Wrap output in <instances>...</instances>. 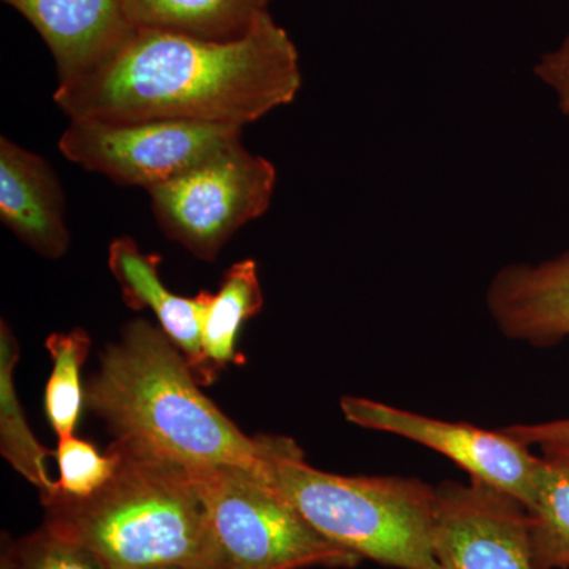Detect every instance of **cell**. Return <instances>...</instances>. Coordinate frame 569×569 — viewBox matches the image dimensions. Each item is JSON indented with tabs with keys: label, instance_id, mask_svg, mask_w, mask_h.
Segmentation results:
<instances>
[{
	"label": "cell",
	"instance_id": "obj_19",
	"mask_svg": "<svg viewBox=\"0 0 569 569\" xmlns=\"http://www.w3.org/2000/svg\"><path fill=\"white\" fill-rule=\"evenodd\" d=\"M58 460L59 479L54 490L48 496H61L82 500L91 497L107 485L116 470L114 451L108 448L107 455H100L89 441L74 436L59 438L54 452Z\"/></svg>",
	"mask_w": 569,
	"mask_h": 569
},
{
	"label": "cell",
	"instance_id": "obj_18",
	"mask_svg": "<svg viewBox=\"0 0 569 569\" xmlns=\"http://www.w3.org/2000/svg\"><path fill=\"white\" fill-rule=\"evenodd\" d=\"M52 372L44 388V413L58 438L74 436L86 403L81 388V369L91 350V337L84 329L54 332L48 337Z\"/></svg>",
	"mask_w": 569,
	"mask_h": 569
},
{
	"label": "cell",
	"instance_id": "obj_3",
	"mask_svg": "<svg viewBox=\"0 0 569 569\" xmlns=\"http://www.w3.org/2000/svg\"><path fill=\"white\" fill-rule=\"evenodd\" d=\"M198 385L173 340L138 318L104 348L84 400L114 440L144 445L190 467L234 466L264 477L266 436L247 437Z\"/></svg>",
	"mask_w": 569,
	"mask_h": 569
},
{
	"label": "cell",
	"instance_id": "obj_13",
	"mask_svg": "<svg viewBox=\"0 0 569 569\" xmlns=\"http://www.w3.org/2000/svg\"><path fill=\"white\" fill-rule=\"evenodd\" d=\"M160 261L159 254L142 252L137 241L127 236L114 239L108 249V266L121 287L126 305L133 310H152L164 335L186 356L198 383L206 385L201 320L208 291L193 298L174 295L160 279Z\"/></svg>",
	"mask_w": 569,
	"mask_h": 569
},
{
	"label": "cell",
	"instance_id": "obj_15",
	"mask_svg": "<svg viewBox=\"0 0 569 569\" xmlns=\"http://www.w3.org/2000/svg\"><path fill=\"white\" fill-rule=\"evenodd\" d=\"M263 309V291L253 260L238 261L224 272L217 293H208L201 320L206 385L228 365L246 361L239 353L238 336L242 326Z\"/></svg>",
	"mask_w": 569,
	"mask_h": 569
},
{
	"label": "cell",
	"instance_id": "obj_21",
	"mask_svg": "<svg viewBox=\"0 0 569 569\" xmlns=\"http://www.w3.org/2000/svg\"><path fill=\"white\" fill-rule=\"evenodd\" d=\"M533 71L556 96L559 110L569 116V32L556 50L541 56Z\"/></svg>",
	"mask_w": 569,
	"mask_h": 569
},
{
	"label": "cell",
	"instance_id": "obj_23",
	"mask_svg": "<svg viewBox=\"0 0 569 569\" xmlns=\"http://www.w3.org/2000/svg\"><path fill=\"white\" fill-rule=\"evenodd\" d=\"M541 449L542 455L549 456V458L559 459L561 462L568 463L569 466V441L542 445Z\"/></svg>",
	"mask_w": 569,
	"mask_h": 569
},
{
	"label": "cell",
	"instance_id": "obj_2",
	"mask_svg": "<svg viewBox=\"0 0 569 569\" xmlns=\"http://www.w3.org/2000/svg\"><path fill=\"white\" fill-rule=\"evenodd\" d=\"M102 489L41 498L44 529L91 550L107 569H227L193 467L129 440Z\"/></svg>",
	"mask_w": 569,
	"mask_h": 569
},
{
	"label": "cell",
	"instance_id": "obj_16",
	"mask_svg": "<svg viewBox=\"0 0 569 569\" xmlns=\"http://www.w3.org/2000/svg\"><path fill=\"white\" fill-rule=\"evenodd\" d=\"M20 359V343L6 320L0 323V451L3 459L18 473L39 488L40 496L54 490L48 459L51 452L41 447L26 421L17 389L13 370Z\"/></svg>",
	"mask_w": 569,
	"mask_h": 569
},
{
	"label": "cell",
	"instance_id": "obj_22",
	"mask_svg": "<svg viewBox=\"0 0 569 569\" xmlns=\"http://www.w3.org/2000/svg\"><path fill=\"white\" fill-rule=\"evenodd\" d=\"M505 433L520 443L527 445H549L569 441V418L559 419V421L542 422V425L512 426L503 429Z\"/></svg>",
	"mask_w": 569,
	"mask_h": 569
},
{
	"label": "cell",
	"instance_id": "obj_11",
	"mask_svg": "<svg viewBox=\"0 0 569 569\" xmlns=\"http://www.w3.org/2000/svg\"><path fill=\"white\" fill-rule=\"evenodd\" d=\"M0 220L33 252L58 260L69 252L66 198L58 174L39 153L0 140Z\"/></svg>",
	"mask_w": 569,
	"mask_h": 569
},
{
	"label": "cell",
	"instance_id": "obj_5",
	"mask_svg": "<svg viewBox=\"0 0 569 569\" xmlns=\"http://www.w3.org/2000/svg\"><path fill=\"white\" fill-rule=\"evenodd\" d=\"M193 468L227 569H351L361 561L318 533L263 475L234 466Z\"/></svg>",
	"mask_w": 569,
	"mask_h": 569
},
{
	"label": "cell",
	"instance_id": "obj_14",
	"mask_svg": "<svg viewBox=\"0 0 569 569\" xmlns=\"http://www.w3.org/2000/svg\"><path fill=\"white\" fill-rule=\"evenodd\" d=\"M271 0H123L134 29H160L209 40L244 37Z\"/></svg>",
	"mask_w": 569,
	"mask_h": 569
},
{
	"label": "cell",
	"instance_id": "obj_10",
	"mask_svg": "<svg viewBox=\"0 0 569 569\" xmlns=\"http://www.w3.org/2000/svg\"><path fill=\"white\" fill-rule=\"evenodd\" d=\"M50 48L58 86L73 84L108 58L133 31L123 0H3Z\"/></svg>",
	"mask_w": 569,
	"mask_h": 569
},
{
	"label": "cell",
	"instance_id": "obj_17",
	"mask_svg": "<svg viewBox=\"0 0 569 569\" xmlns=\"http://www.w3.org/2000/svg\"><path fill=\"white\" fill-rule=\"evenodd\" d=\"M529 541L535 569L569 568V466L545 455L529 509Z\"/></svg>",
	"mask_w": 569,
	"mask_h": 569
},
{
	"label": "cell",
	"instance_id": "obj_8",
	"mask_svg": "<svg viewBox=\"0 0 569 569\" xmlns=\"http://www.w3.org/2000/svg\"><path fill=\"white\" fill-rule=\"evenodd\" d=\"M340 407L353 425L425 445L447 456L471 479L515 497L527 509L537 500L542 458L503 429L490 432L467 422L440 421L362 397H343Z\"/></svg>",
	"mask_w": 569,
	"mask_h": 569
},
{
	"label": "cell",
	"instance_id": "obj_20",
	"mask_svg": "<svg viewBox=\"0 0 569 569\" xmlns=\"http://www.w3.org/2000/svg\"><path fill=\"white\" fill-rule=\"evenodd\" d=\"M2 569H107L91 550L41 527L9 546Z\"/></svg>",
	"mask_w": 569,
	"mask_h": 569
},
{
	"label": "cell",
	"instance_id": "obj_4",
	"mask_svg": "<svg viewBox=\"0 0 569 569\" xmlns=\"http://www.w3.org/2000/svg\"><path fill=\"white\" fill-rule=\"evenodd\" d=\"M266 440V481L318 533L361 560L441 569L432 548L436 488L413 478L326 473L306 462L291 438Z\"/></svg>",
	"mask_w": 569,
	"mask_h": 569
},
{
	"label": "cell",
	"instance_id": "obj_9",
	"mask_svg": "<svg viewBox=\"0 0 569 569\" xmlns=\"http://www.w3.org/2000/svg\"><path fill=\"white\" fill-rule=\"evenodd\" d=\"M432 548L441 569H535L529 509L486 482H441Z\"/></svg>",
	"mask_w": 569,
	"mask_h": 569
},
{
	"label": "cell",
	"instance_id": "obj_1",
	"mask_svg": "<svg viewBox=\"0 0 569 569\" xmlns=\"http://www.w3.org/2000/svg\"><path fill=\"white\" fill-rule=\"evenodd\" d=\"M295 41L271 13L234 40L133 29L102 66L54 102L70 121L171 119L244 127L301 91Z\"/></svg>",
	"mask_w": 569,
	"mask_h": 569
},
{
	"label": "cell",
	"instance_id": "obj_7",
	"mask_svg": "<svg viewBox=\"0 0 569 569\" xmlns=\"http://www.w3.org/2000/svg\"><path fill=\"white\" fill-rule=\"evenodd\" d=\"M242 127L192 121H70L59 149L70 162L144 190L241 142Z\"/></svg>",
	"mask_w": 569,
	"mask_h": 569
},
{
	"label": "cell",
	"instance_id": "obj_12",
	"mask_svg": "<svg viewBox=\"0 0 569 569\" xmlns=\"http://www.w3.org/2000/svg\"><path fill=\"white\" fill-rule=\"evenodd\" d=\"M490 316L509 339L550 347L569 337V252L541 264H509L488 290Z\"/></svg>",
	"mask_w": 569,
	"mask_h": 569
},
{
	"label": "cell",
	"instance_id": "obj_6",
	"mask_svg": "<svg viewBox=\"0 0 569 569\" xmlns=\"http://www.w3.org/2000/svg\"><path fill=\"white\" fill-rule=\"evenodd\" d=\"M276 182L274 163L238 142L148 193L164 234L213 261L239 228L268 211Z\"/></svg>",
	"mask_w": 569,
	"mask_h": 569
}]
</instances>
